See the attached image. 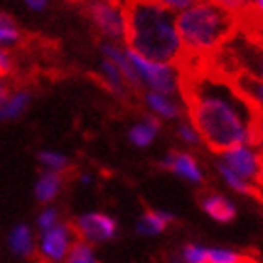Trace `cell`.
Segmentation results:
<instances>
[{
    "instance_id": "obj_29",
    "label": "cell",
    "mask_w": 263,
    "mask_h": 263,
    "mask_svg": "<svg viewBox=\"0 0 263 263\" xmlns=\"http://www.w3.org/2000/svg\"><path fill=\"white\" fill-rule=\"evenodd\" d=\"M32 10H44L45 4H47V0H25Z\"/></svg>"
},
{
    "instance_id": "obj_16",
    "label": "cell",
    "mask_w": 263,
    "mask_h": 263,
    "mask_svg": "<svg viewBox=\"0 0 263 263\" xmlns=\"http://www.w3.org/2000/svg\"><path fill=\"white\" fill-rule=\"evenodd\" d=\"M145 100H147V104L151 105V109H153L156 115L164 117V119H175V117H179V113H181L179 107L175 105V102H171L164 94L148 92L147 96H145Z\"/></svg>"
},
{
    "instance_id": "obj_17",
    "label": "cell",
    "mask_w": 263,
    "mask_h": 263,
    "mask_svg": "<svg viewBox=\"0 0 263 263\" xmlns=\"http://www.w3.org/2000/svg\"><path fill=\"white\" fill-rule=\"evenodd\" d=\"M218 170H220V173H222V177L228 181V184H230L231 188H235L237 192L248 194V196H254L256 199H261V192L258 190V186H254V184L247 182L245 179H241L239 175H235V173H233L230 167H226L224 164H220Z\"/></svg>"
},
{
    "instance_id": "obj_10",
    "label": "cell",
    "mask_w": 263,
    "mask_h": 263,
    "mask_svg": "<svg viewBox=\"0 0 263 263\" xmlns=\"http://www.w3.org/2000/svg\"><path fill=\"white\" fill-rule=\"evenodd\" d=\"M102 51H104L105 57H109V61L117 66V70L121 71L122 79L126 81L128 87H132L134 90H141V81H139V77H137L132 62L128 61L126 53L121 51L119 47H115V45H109V44L102 45Z\"/></svg>"
},
{
    "instance_id": "obj_11",
    "label": "cell",
    "mask_w": 263,
    "mask_h": 263,
    "mask_svg": "<svg viewBox=\"0 0 263 263\" xmlns=\"http://www.w3.org/2000/svg\"><path fill=\"white\" fill-rule=\"evenodd\" d=\"M201 207L207 214H211L214 220L218 222H230L235 218V207L233 203H230L226 197L218 196V194H209V196L201 197Z\"/></svg>"
},
{
    "instance_id": "obj_9",
    "label": "cell",
    "mask_w": 263,
    "mask_h": 263,
    "mask_svg": "<svg viewBox=\"0 0 263 263\" xmlns=\"http://www.w3.org/2000/svg\"><path fill=\"white\" fill-rule=\"evenodd\" d=\"M160 165L164 167V170H171L175 171L177 175L184 177L188 181L192 182H201V171L197 167L196 160L190 156V154H184V153H171L170 156H165Z\"/></svg>"
},
{
    "instance_id": "obj_15",
    "label": "cell",
    "mask_w": 263,
    "mask_h": 263,
    "mask_svg": "<svg viewBox=\"0 0 263 263\" xmlns=\"http://www.w3.org/2000/svg\"><path fill=\"white\" fill-rule=\"evenodd\" d=\"M173 216L167 213H154V211H147L143 214V218L139 220L137 224V230L145 233V235H151V233H160V231L165 230V226L170 224Z\"/></svg>"
},
{
    "instance_id": "obj_30",
    "label": "cell",
    "mask_w": 263,
    "mask_h": 263,
    "mask_svg": "<svg viewBox=\"0 0 263 263\" xmlns=\"http://www.w3.org/2000/svg\"><path fill=\"white\" fill-rule=\"evenodd\" d=\"M6 100H8V88H6L4 85L0 83V105L4 104Z\"/></svg>"
},
{
    "instance_id": "obj_22",
    "label": "cell",
    "mask_w": 263,
    "mask_h": 263,
    "mask_svg": "<svg viewBox=\"0 0 263 263\" xmlns=\"http://www.w3.org/2000/svg\"><path fill=\"white\" fill-rule=\"evenodd\" d=\"M209 2H213V4H216L218 8H222V10L233 13L237 19L250 8V4H252V0H209Z\"/></svg>"
},
{
    "instance_id": "obj_27",
    "label": "cell",
    "mask_w": 263,
    "mask_h": 263,
    "mask_svg": "<svg viewBox=\"0 0 263 263\" xmlns=\"http://www.w3.org/2000/svg\"><path fill=\"white\" fill-rule=\"evenodd\" d=\"M38 224H40V228H42L44 231H47L49 228H53V226L57 224V211H53V209L45 211V213L40 216Z\"/></svg>"
},
{
    "instance_id": "obj_14",
    "label": "cell",
    "mask_w": 263,
    "mask_h": 263,
    "mask_svg": "<svg viewBox=\"0 0 263 263\" xmlns=\"http://www.w3.org/2000/svg\"><path fill=\"white\" fill-rule=\"evenodd\" d=\"M61 184H62V175H59L55 171L44 173V175L40 177L38 184H36V197H38L42 203L51 201V199L57 196Z\"/></svg>"
},
{
    "instance_id": "obj_31",
    "label": "cell",
    "mask_w": 263,
    "mask_h": 263,
    "mask_svg": "<svg viewBox=\"0 0 263 263\" xmlns=\"http://www.w3.org/2000/svg\"><path fill=\"white\" fill-rule=\"evenodd\" d=\"M235 263H258L254 258H248V256H239Z\"/></svg>"
},
{
    "instance_id": "obj_26",
    "label": "cell",
    "mask_w": 263,
    "mask_h": 263,
    "mask_svg": "<svg viewBox=\"0 0 263 263\" xmlns=\"http://www.w3.org/2000/svg\"><path fill=\"white\" fill-rule=\"evenodd\" d=\"M179 136H181V139H184L186 143H190V145H196V143L199 141L197 132L194 130L192 126H188V124H181V126H179Z\"/></svg>"
},
{
    "instance_id": "obj_18",
    "label": "cell",
    "mask_w": 263,
    "mask_h": 263,
    "mask_svg": "<svg viewBox=\"0 0 263 263\" xmlns=\"http://www.w3.org/2000/svg\"><path fill=\"white\" fill-rule=\"evenodd\" d=\"M10 245L13 248V252L23 254V256H30L32 254V237L28 231L27 226H17L15 230L11 231Z\"/></svg>"
},
{
    "instance_id": "obj_24",
    "label": "cell",
    "mask_w": 263,
    "mask_h": 263,
    "mask_svg": "<svg viewBox=\"0 0 263 263\" xmlns=\"http://www.w3.org/2000/svg\"><path fill=\"white\" fill-rule=\"evenodd\" d=\"M184 259L186 263H207V250L196 245H188L184 248Z\"/></svg>"
},
{
    "instance_id": "obj_13",
    "label": "cell",
    "mask_w": 263,
    "mask_h": 263,
    "mask_svg": "<svg viewBox=\"0 0 263 263\" xmlns=\"http://www.w3.org/2000/svg\"><path fill=\"white\" fill-rule=\"evenodd\" d=\"M158 128H160L158 121L154 117H147L145 122L137 124V126H134L130 130V141L134 145H137V147H148L151 141L154 139V136H156Z\"/></svg>"
},
{
    "instance_id": "obj_7",
    "label": "cell",
    "mask_w": 263,
    "mask_h": 263,
    "mask_svg": "<svg viewBox=\"0 0 263 263\" xmlns=\"http://www.w3.org/2000/svg\"><path fill=\"white\" fill-rule=\"evenodd\" d=\"M71 228L76 231V237L79 241H107L115 235L117 222L105 214H85L79 220L71 222Z\"/></svg>"
},
{
    "instance_id": "obj_32",
    "label": "cell",
    "mask_w": 263,
    "mask_h": 263,
    "mask_svg": "<svg viewBox=\"0 0 263 263\" xmlns=\"http://www.w3.org/2000/svg\"><path fill=\"white\" fill-rule=\"evenodd\" d=\"M71 2H79V0H71Z\"/></svg>"
},
{
    "instance_id": "obj_12",
    "label": "cell",
    "mask_w": 263,
    "mask_h": 263,
    "mask_svg": "<svg viewBox=\"0 0 263 263\" xmlns=\"http://www.w3.org/2000/svg\"><path fill=\"white\" fill-rule=\"evenodd\" d=\"M102 76H104V85L109 88L111 92L117 94L119 98H126L128 90H126V81L122 79L121 71L117 70V66L111 61L102 62Z\"/></svg>"
},
{
    "instance_id": "obj_8",
    "label": "cell",
    "mask_w": 263,
    "mask_h": 263,
    "mask_svg": "<svg viewBox=\"0 0 263 263\" xmlns=\"http://www.w3.org/2000/svg\"><path fill=\"white\" fill-rule=\"evenodd\" d=\"M71 237H76L71 224H55L53 228H49L42 237V256L40 258L45 259L47 263L62 261L71 247Z\"/></svg>"
},
{
    "instance_id": "obj_2",
    "label": "cell",
    "mask_w": 263,
    "mask_h": 263,
    "mask_svg": "<svg viewBox=\"0 0 263 263\" xmlns=\"http://www.w3.org/2000/svg\"><path fill=\"white\" fill-rule=\"evenodd\" d=\"M121 10L124 42L130 51L153 62L179 66L182 47L170 10L154 0H111Z\"/></svg>"
},
{
    "instance_id": "obj_5",
    "label": "cell",
    "mask_w": 263,
    "mask_h": 263,
    "mask_svg": "<svg viewBox=\"0 0 263 263\" xmlns=\"http://www.w3.org/2000/svg\"><path fill=\"white\" fill-rule=\"evenodd\" d=\"M222 154L226 162L224 165L230 167L235 175H239L254 186L261 184V156L258 154V151H254L248 145H237Z\"/></svg>"
},
{
    "instance_id": "obj_3",
    "label": "cell",
    "mask_w": 263,
    "mask_h": 263,
    "mask_svg": "<svg viewBox=\"0 0 263 263\" xmlns=\"http://www.w3.org/2000/svg\"><path fill=\"white\" fill-rule=\"evenodd\" d=\"M175 30L182 47L179 66L207 62L235 36L239 19L209 0H199L177 17Z\"/></svg>"
},
{
    "instance_id": "obj_21",
    "label": "cell",
    "mask_w": 263,
    "mask_h": 263,
    "mask_svg": "<svg viewBox=\"0 0 263 263\" xmlns=\"http://www.w3.org/2000/svg\"><path fill=\"white\" fill-rule=\"evenodd\" d=\"M19 40V30L10 15L0 13V44H13Z\"/></svg>"
},
{
    "instance_id": "obj_20",
    "label": "cell",
    "mask_w": 263,
    "mask_h": 263,
    "mask_svg": "<svg viewBox=\"0 0 263 263\" xmlns=\"http://www.w3.org/2000/svg\"><path fill=\"white\" fill-rule=\"evenodd\" d=\"M66 263H98L85 241H76L66 254Z\"/></svg>"
},
{
    "instance_id": "obj_6",
    "label": "cell",
    "mask_w": 263,
    "mask_h": 263,
    "mask_svg": "<svg viewBox=\"0 0 263 263\" xmlns=\"http://www.w3.org/2000/svg\"><path fill=\"white\" fill-rule=\"evenodd\" d=\"M87 13L92 23L111 40H124V21L122 13L111 0H88Z\"/></svg>"
},
{
    "instance_id": "obj_28",
    "label": "cell",
    "mask_w": 263,
    "mask_h": 263,
    "mask_svg": "<svg viewBox=\"0 0 263 263\" xmlns=\"http://www.w3.org/2000/svg\"><path fill=\"white\" fill-rule=\"evenodd\" d=\"M13 70V59L8 51L0 49V76H6V73H11Z\"/></svg>"
},
{
    "instance_id": "obj_19",
    "label": "cell",
    "mask_w": 263,
    "mask_h": 263,
    "mask_svg": "<svg viewBox=\"0 0 263 263\" xmlns=\"http://www.w3.org/2000/svg\"><path fill=\"white\" fill-rule=\"evenodd\" d=\"M28 98H30L28 92H17L11 98L6 100L4 104L0 105V121L2 119H15V117H19V113L27 107Z\"/></svg>"
},
{
    "instance_id": "obj_25",
    "label": "cell",
    "mask_w": 263,
    "mask_h": 263,
    "mask_svg": "<svg viewBox=\"0 0 263 263\" xmlns=\"http://www.w3.org/2000/svg\"><path fill=\"white\" fill-rule=\"evenodd\" d=\"M237 254L228 250H207V263H235Z\"/></svg>"
},
{
    "instance_id": "obj_4",
    "label": "cell",
    "mask_w": 263,
    "mask_h": 263,
    "mask_svg": "<svg viewBox=\"0 0 263 263\" xmlns=\"http://www.w3.org/2000/svg\"><path fill=\"white\" fill-rule=\"evenodd\" d=\"M126 57L128 61L132 62V66H134L139 81L147 83L148 87L154 88V92L164 94V96L177 92L179 77H177V71L173 66L147 61V59H143V57H139L130 49L126 51Z\"/></svg>"
},
{
    "instance_id": "obj_1",
    "label": "cell",
    "mask_w": 263,
    "mask_h": 263,
    "mask_svg": "<svg viewBox=\"0 0 263 263\" xmlns=\"http://www.w3.org/2000/svg\"><path fill=\"white\" fill-rule=\"evenodd\" d=\"M179 85L197 136L214 153L261 143V105L242 94L230 77L207 62L179 68Z\"/></svg>"
},
{
    "instance_id": "obj_23",
    "label": "cell",
    "mask_w": 263,
    "mask_h": 263,
    "mask_svg": "<svg viewBox=\"0 0 263 263\" xmlns=\"http://www.w3.org/2000/svg\"><path fill=\"white\" fill-rule=\"evenodd\" d=\"M40 162L47 165L49 170H55V171L68 170V160L57 153H40Z\"/></svg>"
}]
</instances>
